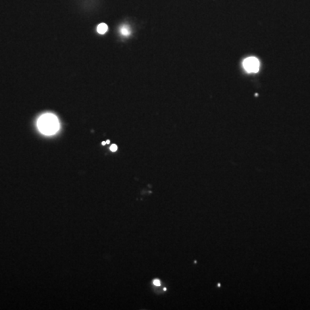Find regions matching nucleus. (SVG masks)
Here are the masks:
<instances>
[{
	"mask_svg": "<svg viewBox=\"0 0 310 310\" xmlns=\"http://www.w3.org/2000/svg\"><path fill=\"white\" fill-rule=\"evenodd\" d=\"M109 149H110L111 152H116V150H117V146H116L115 144H112V145L110 146V147H109Z\"/></svg>",
	"mask_w": 310,
	"mask_h": 310,
	"instance_id": "nucleus-5",
	"label": "nucleus"
},
{
	"mask_svg": "<svg viewBox=\"0 0 310 310\" xmlns=\"http://www.w3.org/2000/svg\"><path fill=\"white\" fill-rule=\"evenodd\" d=\"M153 284L155 286H157V287L160 286V281H159V279H154L153 282Z\"/></svg>",
	"mask_w": 310,
	"mask_h": 310,
	"instance_id": "nucleus-6",
	"label": "nucleus"
},
{
	"mask_svg": "<svg viewBox=\"0 0 310 310\" xmlns=\"http://www.w3.org/2000/svg\"><path fill=\"white\" fill-rule=\"evenodd\" d=\"M121 33H122V34H123V35H129L130 34V30H129V28H127V27H123L122 29H121Z\"/></svg>",
	"mask_w": 310,
	"mask_h": 310,
	"instance_id": "nucleus-4",
	"label": "nucleus"
},
{
	"mask_svg": "<svg viewBox=\"0 0 310 310\" xmlns=\"http://www.w3.org/2000/svg\"><path fill=\"white\" fill-rule=\"evenodd\" d=\"M105 144H106V141H103V142H102V145H103V146H104Z\"/></svg>",
	"mask_w": 310,
	"mask_h": 310,
	"instance_id": "nucleus-8",
	"label": "nucleus"
},
{
	"mask_svg": "<svg viewBox=\"0 0 310 310\" xmlns=\"http://www.w3.org/2000/svg\"><path fill=\"white\" fill-rule=\"evenodd\" d=\"M97 32H98L99 34H105V33L107 32V30H108V26H107V24H105V23H100V24L97 26Z\"/></svg>",
	"mask_w": 310,
	"mask_h": 310,
	"instance_id": "nucleus-3",
	"label": "nucleus"
},
{
	"mask_svg": "<svg viewBox=\"0 0 310 310\" xmlns=\"http://www.w3.org/2000/svg\"><path fill=\"white\" fill-rule=\"evenodd\" d=\"M109 142H110L109 140H106V144H109Z\"/></svg>",
	"mask_w": 310,
	"mask_h": 310,
	"instance_id": "nucleus-7",
	"label": "nucleus"
},
{
	"mask_svg": "<svg viewBox=\"0 0 310 310\" xmlns=\"http://www.w3.org/2000/svg\"><path fill=\"white\" fill-rule=\"evenodd\" d=\"M37 127L43 134L51 135L59 130V123L56 115L51 113H47L38 119Z\"/></svg>",
	"mask_w": 310,
	"mask_h": 310,
	"instance_id": "nucleus-1",
	"label": "nucleus"
},
{
	"mask_svg": "<svg viewBox=\"0 0 310 310\" xmlns=\"http://www.w3.org/2000/svg\"><path fill=\"white\" fill-rule=\"evenodd\" d=\"M242 66L244 69L249 73H256L259 71L260 62L256 57H248L243 60Z\"/></svg>",
	"mask_w": 310,
	"mask_h": 310,
	"instance_id": "nucleus-2",
	"label": "nucleus"
}]
</instances>
